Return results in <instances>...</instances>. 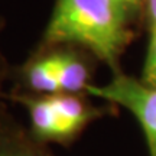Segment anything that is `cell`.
<instances>
[{"mask_svg": "<svg viewBox=\"0 0 156 156\" xmlns=\"http://www.w3.org/2000/svg\"><path fill=\"white\" fill-rule=\"evenodd\" d=\"M130 19L116 0H56L45 29L51 46H74L85 51L113 69L130 42Z\"/></svg>", "mask_w": 156, "mask_h": 156, "instance_id": "obj_1", "label": "cell"}, {"mask_svg": "<svg viewBox=\"0 0 156 156\" xmlns=\"http://www.w3.org/2000/svg\"><path fill=\"white\" fill-rule=\"evenodd\" d=\"M85 94L132 113L145 133L149 156H156V87L117 71L108 83L88 85Z\"/></svg>", "mask_w": 156, "mask_h": 156, "instance_id": "obj_2", "label": "cell"}, {"mask_svg": "<svg viewBox=\"0 0 156 156\" xmlns=\"http://www.w3.org/2000/svg\"><path fill=\"white\" fill-rule=\"evenodd\" d=\"M17 87L13 93H26L35 95H48L62 93L58 75L54 49L39 52L30 56L19 68L16 75Z\"/></svg>", "mask_w": 156, "mask_h": 156, "instance_id": "obj_3", "label": "cell"}, {"mask_svg": "<svg viewBox=\"0 0 156 156\" xmlns=\"http://www.w3.org/2000/svg\"><path fill=\"white\" fill-rule=\"evenodd\" d=\"M55 54L56 75L62 93L83 94L91 85V69L87 58L74 46H51Z\"/></svg>", "mask_w": 156, "mask_h": 156, "instance_id": "obj_4", "label": "cell"}, {"mask_svg": "<svg viewBox=\"0 0 156 156\" xmlns=\"http://www.w3.org/2000/svg\"><path fill=\"white\" fill-rule=\"evenodd\" d=\"M0 156H55L45 143L10 120L0 107Z\"/></svg>", "mask_w": 156, "mask_h": 156, "instance_id": "obj_5", "label": "cell"}, {"mask_svg": "<svg viewBox=\"0 0 156 156\" xmlns=\"http://www.w3.org/2000/svg\"><path fill=\"white\" fill-rule=\"evenodd\" d=\"M142 80L146 84L156 87V29L149 30V45H147V51H146Z\"/></svg>", "mask_w": 156, "mask_h": 156, "instance_id": "obj_6", "label": "cell"}, {"mask_svg": "<svg viewBox=\"0 0 156 156\" xmlns=\"http://www.w3.org/2000/svg\"><path fill=\"white\" fill-rule=\"evenodd\" d=\"M116 2L124 10L132 23L143 13V9H145V0H116Z\"/></svg>", "mask_w": 156, "mask_h": 156, "instance_id": "obj_7", "label": "cell"}, {"mask_svg": "<svg viewBox=\"0 0 156 156\" xmlns=\"http://www.w3.org/2000/svg\"><path fill=\"white\" fill-rule=\"evenodd\" d=\"M146 15H147V20H149V30L156 29V0H145V9H143Z\"/></svg>", "mask_w": 156, "mask_h": 156, "instance_id": "obj_8", "label": "cell"}, {"mask_svg": "<svg viewBox=\"0 0 156 156\" xmlns=\"http://www.w3.org/2000/svg\"><path fill=\"white\" fill-rule=\"evenodd\" d=\"M0 29H2V22H0ZM9 77V65H7V61L6 58L2 54V49H0V100L5 97L3 94V85H5V81Z\"/></svg>", "mask_w": 156, "mask_h": 156, "instance_id": "obj_9", "label": "cell"}]
</instances>
